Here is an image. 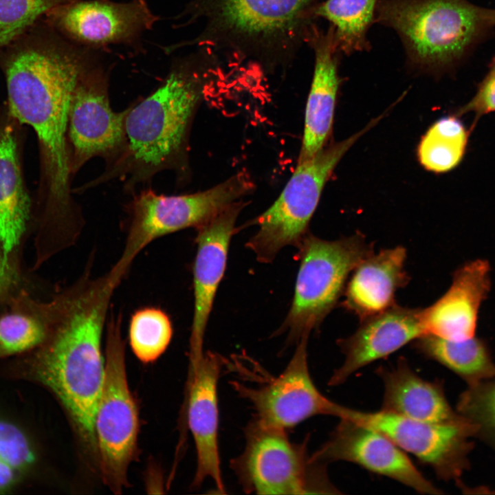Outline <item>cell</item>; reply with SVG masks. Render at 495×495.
I'll use <instances>...</instances> for the list:
<instances>
[{"instance_id":"1","label":"cell","mask_w":495,"mask_h":495,"mask_svg":"<svg viewBox=\"0 0 495 495\" xmlns=\"http://www.w3.org/2000/svg\"><path fill=\"white\" fill-rule=\"evenodd\" d=\"M121 280L90 267L49 301L45 339L29 361L34 380L58 399L85 445L97 453L94 419L104 377L102 338L112 295Z\"/></svg>"},{"instance_id":"2","label":"cell","mask_w":495,"mask_h":495,"mask_svg":"<svg viewBox=\"0 0 495 495\" xmlns=\"http://www.w3.org/2000/svg\"><path fill=\"white\" fill-rule=\"evenodd\" d=\"M69 45L34 38L16 46L5 59L10 110L35 132L42 151L47 208L67 214L78 206L73 197L67 130L71 96L89 65Z\"/></svg>"},{"instance_id":"3","label":"cell","mask_w":495,"mask_h":495,"mask_svg":"<svg viewBox=\"0 0 495 495\" xmlns=\"http://www.w3.org/2000/svg\"><path fill=\"white\" fill-rule=\"evenodd\" d=\"M212 50L198 47L177 62L156 89L126 108L125 150L102 175L85 184L87 188L118 178L133 192L158 173L179 166L193 113L217 60Z\"/></svg>"},{"instance_id":"4","label":"cell","mask_w":495,"mask_h":495,"mask_svg":"<svg viewBox=\"0 0 495 495\" xmlns=\"http://www.w3.org/2000/svg\"><path fill=\"white\" fill-rule=\"evenodd\" d=\"M321 0H190L176 19L202 23L193 39L175 45L230 51L266 69L293 61Z\"/></svg>"},{"instance_id":"5","label":"cell","mask_w":495,"mask_h":495,"mask_svg":"<svg viewBox=\"0 0 495 495\" xmlns=\"http://www.w3.org/2000/svg\"><path fill=\"white\" fill-rule=\"evenodd\" d=\"M374 22L397 34L409 70L437 74L495 26V10L467 0H379Z\"/></svg>"},{"instance_id":"6","label":"cell","mask_w":495,"mask_h":495,"mask_svg":"<svg viewBox=\"0 0 495 495\" xmlns=\"http://www.w3.org/2000/svg\"><path fill=\"white\" fill-rule=\"evenodd\" d=\"M299 249L300 267L290 309L279 333L298 342L317 329L343 294L355 267L373 252V244L356 233L327 241L307 234Z\"/></svg>"},{"instance_id":"7","label":"cell","mask_w":495,"mask_h":495,"mask_svg":"<svg viewBox=\"0 0 495 495\" xmlns=\"http://www.w3.org/2000/svg\"><path fill=\"white\" fill-rule=\"evenodd\" d=\"M380 120L377 117L347 139L323 147L311 157L298 162L278 199L251 223L258 229L246 246L259 262H272L285 246L299 247L308 234L309 223L333 169L352 145Z\"/></svg>"},{"instance_id":"8","label":"cell","mask_w":495,"mask_h":495,"mask_svg":"<svg viewBox=\"0 0 495 495\" xmlns=\"http://www.w3.org/2000/svg\"><path fill=\"white\" fill-rule=\"evenodd\" d=\"M122 314L106 323L104 377L97 404L94 432L100 472L110 490L120 493L137 452L138 412L125 366Z\"/></svg>"},{"instance_id":"9","label":"cell","mask_w":495,"mask_h":495,"mask_svg":"<svg viewBox=\"0 0 495 495\" xmlns=\"http://www.w3.org/2000/svg\"><path fill=\"white\" fill-rule=\"evenodd\" d=\"M252 184L239 173L206 190L166 195L151 188L133 193L127 205L129 221L124 249L112 268L124 276L136 256L153 241L207 222L245 195Z\"/></svg>"},{"instance_id":"10","label":"cell","mask_w":495,"mask_h":495,"mask_svg":"<svg viewBox=\"0 0 495 495\" xmlns=\"http://www.w3.org/2000/svg\"><path fill=\"white\" fill-rule=\"evenodd\" d=\"M245 446L230 467L245 493H331L323 465L314 463L303 443L292 442L286 430L252 419L245 429Z\"/></svg>"},{"instance_id":"11","label":"cell","mask_w":495,"mask_h":495,"mask_svg":"<svg viewBox=\"0 0 495 495\" xmlns=\"http://www.w3.org/2000/svg\"><path fill=\"white\" fill-rule=\"evenodd\" d=\"M333 416L375 428L388 437L404 451L428 465L439 478L461 485L474 448L472 425L463 418L456 423L415 420L382 410L360 411L336 404Z\"/></svg>"},{"instance_id":"12","label":"cell","mask_w":495,"mask_h":495,"mask_svg":"<svg viewBox=\"0 0 495 495\" xmlns=\"http://www.w3.org/2000/svg\"><path fill=\"white\" fill-rule=\"evenodd\" d=\"M108 77L99 67L89 65L80 75L72 94L67 137L74 177L93 157L113 165L126 146L125 118L127 109L113 110Z\"/></svg>"},{"instance_id":"13","label":"cell","mask_w":495,"mask_h":495,"mask_svg":"<svg viewBox=\"0 0 495 495\" xmlns=\"http://www.w3.org/2000/svg\"><path fill=\"white\" fill-rule=\"evenodd\" d=\"M308 338L304 336L297 342L292 359L278 376L258 369L252 379L257 385L231 382L239 395L250 402L254 419L261 423L286 430L316 415H333L336 403L318 390L309 373Z\"/></svg>"},{"instance_id":"14","label":"cell","mask_w":495,"mask_h":495,"mask_svg":"<svg viewBox=\"0 0 495 495\" xmlns=\"http://www.w3.org/2000/svg\"><path fill=\"white\" fill-rule=\"evenodd\" d=\"M340 419L329 439L310 456L312 462L321 465L339 461L351 462L420 494H442L386 434L348 419Z\"/></svg>"},{"instance_id":"15","label":"cell","mask_w":495,"mask_h":495,"mask_svg":"<svg viewBox=\"0 0 495 495\" xmlns=\"http://www.w3.org/2000/svg\"><path fill=\"white\" fill-rule=\"evenodd\" d=\"M51 25L71 39L101 45L127 42L153 28L160 18L144 0H73L46 14Z\"/></svg>"},{"instance_id":"16","label":"cell","mask_w":495,"mask_h":495,"mask_svg":"<svg viewBox=\"0 0 495 495\" xmlns=\"http://www.w3.org/2000/svg\"><path fill=\"white\" fill-rule=\"evenodd\" d=\"M241 205L234 203L197 228V250L193 266L194 314L190 338V364L204 355L207 322L223 276L230 241Z\"/></svg>"},{"instance_id":"17","label":"cell","mask_w":495,"mask_h":495,"mask_svg":"<svg viewBox=\"0 0 495 495\" xmlns=\"http://www.w3.org/2000/svg\"><path fill=\"white\" fill-rule=\"evenodd\" d=\"M420 308L397 304L361 321L350 336L338 340L344 355L342 364L335 369L329 386L344 383L361 368L384 358L424 335Z\"/></svg>"},{"instance_id":"18","label":"cell","mask_w":495,"mask_h":495,"mask_svg":"<svg viewBox=\"0 0 495 495\" xmlns=\"http://www.w3.org/2000/svg\"><path fill=\"white\" fill-rule=\"evenodd\" d=\"M305 44L313 51L314 66L298 162L316 154L329 138L341 82L338 69L343 56L330 24L324 30L315 21L311 23L306 31Z\"/></svg>"},{"instance_id":"19","label":"cell","mask_w":495,"mask_h":495,"mask_svg":"<svg viewBox=\"0 0 495 495\" xmlns=\"http://www.w3.org/2000/svg\"><path fill=\"white\" fill-rule=\"evenodd\" d=\"M224 362L219 355L208 351L190 366L188 402V424L197 452L193 485L198 487L210 478L222 494L225 487L218 448L217 382Z\"/></svg>"},{"instance_id":"20","label":"cell","mask_w":495,"mask_h":495,"mask_svg":"<svg viewBox=\"0 0 495 495\" xmlns=\"http://www.w3.org/2000/svg\"><path fill=\"white\" fill-rule=\"evenodd\" d=\"M490 272L489 262L481 258L456 269L447 291L433 304L422 309L424 335L450 340L474 337L479 309L492 286Z\"/></svg>"},{"instance_id":"21","label":"cell","mask_w":495,"mask_h":495,"mask_svg":"<svg viewBox=\"0 0 495 495\" xmlns=\"http://www.w3.org/2000/svg\"><path fill=\"white\" fill-rule=\"evenodd\" d=\"M406 256V249L398 245L364 258L348 279L342 307L362 321L396 305V292L410 280Z\"/></svg>"},{"instance_id":"22","label":"cell","mask_w":495,"mask_h":495,"mask_svg":"<svg viewBox=\"0 0 495 495\" xmlns=\"http://www.w3.org/2000/svg\"><path fill=\"white\" fill-rule=\"evenodd\" d=\"M384 385L381 410L432 423H456L463 417L450 405L442 384L417 375L404 358L390 368L380 367Z\"/></svg>"},{"instance_id":"23","label":"cell","mask_w":495,"mask_h":495,"mask_svg":"<svg viewBox=\"0 0 495 495\" xmlns=\"http://www.w3.org/2000/svg\"><path fill=\"white\" fill-rule=\"evenodd\" d=\"M30 212L12 133L0 131V244L4 256L10 254L23 236Z\"/></svg>"},{"instance_id":"24","label":"cell","mask_w":495,"mask_h":495,"mask_svg":"<svg viewBox=\"0 0 495 495\" xmlns=\"http://www.w3.org/2000/svg\"><path fill=\"white\" fill-rule=\"evenodd\" d=\"M414 346L425 357L443 365L471 385L495 376V363L487 342L476 336L450 340L424 335Z\"/></svg>"},{"instance_id":"25","label":"cell","mask_w":495,"mask_h":495,"mask_svg":"<svg viewBox=\"0 0 495 495\" xmlns=\"http://www.w3.org/2000/svg\"><path fill=\"white\" fill-rule=\"evenodd\" d=\"M379 0H324L316 4L309 18L327 20L335 30L339 50L345 56L372 49L368 33L375 23Z\"/></svg>"},{"instance_id":"26","label":"cell","mask_w":495,"mask_h":495,"mask_svg":"<svg viewBox=\"0 0 495 495\" xmlns=\"http://www.w3.org/2000/svg\"><path fill=\"white\" fill-rule=\"evenodd\" d=\"M12 302V309L0 316V358L36 349L47 333L49 302L20 294Z\"/></svg>"},{"instance_id":"27","label":"cell","mask_w":495,"mask_h":495,"mask_svg":"<svg viewBox=\"0 0 495 495\" xmlns=\"http://www.w3.org/2000/svg\"><path fill=\"white\" fill-rule=\"evenodd\" d=\"M468 141L467 131L454 117L434 122L422 137L417 149L420 164L428 170L443 173L461 160Z\"/></svg>"},{"instance_id":"28","label":"cell","mask_w":495,"mask_h":495,"mask_svg":"<svg viewBox=\"0 0 495 495\" xmlns=\"http://www.w3.org/2000/svg\"><path fill=\"white\" fill-rule=\"evenodd\" d=\"M173 329L169 316L161 308L144 307L131 316L128 336L131 349L142 362L157 360L167 349Z\"/></svg>"},{"instance_id":"29","label":"cell","mask_w":495,"mask_h":495,"mask_svg":"<svg viewBox=\"0 0 495 495\" xmlns=\"http://www.w3.org/2000/svg\"><path fill=\"white\" fill-rule=\"evenodd\" d=\"M456 410L472 426L474 438L495 451V376L468 385Z\"/></svg>"},{"instance_id":"30","label":"cell","mask_w":495,"mask_h":495,"mask_svg":"<svg viewBox=\"0 0 495 495\" xmlns=\"http://www.w3.org/2000/svg\"><path fill=\"white\" fill-rule=\"evenodd\" d=\"M73 0H0V49L23 34L52 9Z\"/></svg>"},{"instance_id":"31","label":"cell","mask_w":495,"mask_h":495,"mask_svg":"<svg viewBox=\"0 0 495 495\" xmlns=\"http://www.w3.org/2000/svg\"><path fill=\"white\" fill-rule=\"evenodd\" d=\"M35 456L25 433L14 424L0 419V461L24 474Z\"/></svg>"},{"instance_id":"32","label":"cell","mask_w":495,"mask_h":495,"mask_svg":"<svg viewBox=\"0 0 495 495\" xmlns=\"http://www.w3.org/2000/svg\"><path fill=\"white\" fill-rule=\"evenodd\" d=\"M463 110L477 115L495 111V59L478 91Z\"/></svg>"},{"instance_id":"33","label":"cell","mask_w":495,"mask_h":495,"mask_svg":"<svg viewBox=\"0 0 495 495\" xmlns=\"http://www.w3.org/2000/svg\"><path fill=\"white\" fill-rule=\"evenodd\" d=\"M9 260L4 256L0 244V300L8 298L16 286L17 276Z\"/></svg>"},{"instance_id":"34","label":"cell","mask_w":495,"mask_h":495,"mask_svg":"<svg viewBox=\"0 0 495 495\" xmlns=\"http://www.w3.org/2000/svg\"><path fill=\"white\" fill-rule=\"evenodd\" d=\"M21 472L0 461V494H4L12 489L22 478Z\"/></svg>"}]
</instances>
